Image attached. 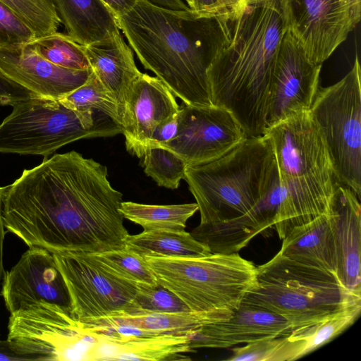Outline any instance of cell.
Here are the masks:
<instances>
[{
    "label": "cell",
    "instance_id": "cell-17",
    "mask_svg": "<svg viewBox=\"0 0 361 361\" xmlns=\"http://www.w3.org/2000/svg\"><path fill=\"white\" fill-rule=\"evenodd\" d=\"M0 71L34 94L56 100L82 85L92 72L56 66L35 52L29 42L0 48Z\"/></svg>",
    "mask_w": 361,
    "mask_h": 361
},
{
    "label": "cell",
    "instance_id": "cell-26",
    "mask_svg": "<svg viewBox=\"0 0 361 361\" xmlns=\"http://www.w3.org/2000/svg\"><path fill=\"white\" fill-rule=\"evenodd\" d=\"M361 302L351 304L317 322L293 329L283 336V361L298 360L326 344L359 317Z\"/></svg>",
    "mask_w": 361,
    "mask_h": 361
},
{
    "label": "cell",
    "instance_id": "cell-6",
    "mask_svg": "<svg viewBox=\"0 0 361 361\" xmlns=\"http://www.w3.org/2000/svg\"><path fill=\"white\" fill-rule=\"evenodd\" d=\"M243 302L282 316L292 329L319 322L361 302L336 274L283 256L279 252L257 267L256 282Z\"/></svg>",
    "mask_w": 361,
    "mask_h": 361
},
{
    "label": "cell",
    "instance_id": "cell-2",
    "mask_svg": "<svg viewBox=\"0 0 361 361\" xmlns=\"http://www.w3.org/2000/svg\"><path fill=\"white\" fill-rule=\"evenodd\" d=\"M220 37L207 71L211 102L247 137L263 135L278 54L287 30L283 0H247L217 16Z\"/></svg>",
    "mask_w": 361,
    "mask_h": 361
},
{
    "label": "cell",
    "instance_id": "cell-20",
    "mask_svg": "<svg viewBox=\"0 0 361 361\" xmlns=\"http://www.w3.org/2000/svg\"><path fill=\"white\" fill-rule=\"evenodd\" d=\"M96 332L97 342L92 361L191 360L187 354L195 351L190 345L188 335L134 336Z\"/></svg>",
    "mask_w": 361,
    "mask_h": 361
},
{
    "label": "cell",
    "instance_id": "cell-37",
    "mask_svg": "<svg viewBox=\"0 0 361 361\" xmlns=\"http://www.w3.org/2000/svg\"><path fill=\"white\" fill-rule=\"evenodd\" d=\"M36 96L39 95L13 81L0 71V105L12 106L18 101Z\"/></svg>",
    "mask_w": 361,
    "mask_h": 361
},
{
    "label": "cell",
    "instance_id": "cell-23",
    "mask_svg": "<svg viewBox=\"0 0 361 361\" xmlns=\"http://www.w3.org/2000/svg\"><path fill=\"white\" fill-rule=\"evenodd\" d=\"M233 312L228 310H213L130 314L119 311L84 324L91 326L128 324L149 331L154 335H188L205 324L227 319Z\"/></svg>",
    "mask_w": 361,
    "mask_h": 361
},
{
    "label": "cell",
    "instance_id": "cell-28",
    "mask_svg": "<svg viewBox=\"0 0 361 361\" xmlns=\"http://www.w3.org/2000/svg\"><path fill=\"white\" fill-rule=\"evenodd\" d=\"M197 210V203L156 205L122 201L119 207L123 218L140 226L143 231L185 230L187 221Z\"/></svg>",
    "mask_w": 361,
    "mask_h": 361
},
{
    "label": "cell",
    "instance_id": "cell-31",
    "mask_svg": "<svg viewBox=\"0 0 361 361\" xmlns=\"http://www.w3.org/2000/svg\"><path fill=\"white\" fill-rule=\"evenodd\" d=\"M142 157L144 172L159 186L172 190L178 188L187 168L180 157L164 147L151 145Z\"/></svg>",
    "mask_w": 361,
    "mask_h": 361
},
{
    "label": "cell",
    "instance_id": "cell-25",
    "mask_svg": "<svg viewBox=\"0 0 361 361\" xmlns=\"http://www.w3.org/2000/svg\"><path fill=\"white\" fill-rule=\"evenodd\" d=\"M279 252L290 259L336 274L335 246L329 214L294 228L283 239Z\"/></svg>",
    "mask_w": 361,
    "mask_h": 361
},
{
    "label": "cell",
    "instance_id": "cell-43",
    "mask_svg": "<svg viewBox=\"0 0 361 361\" xmlns=\"http://www.w3.org/2000/svg\"><path fill=\"white\" fill-rule=\"evenodd\" d=\"M152 3L173 10L187 11L190 9L183 0H153Z\"/></svg>",
    "mask_w": 361,
    "mask_h": 361
},
{
    "label": "cell",
    "instance_id": "cell-36",
    "mask_svg": "<svg viewBox=\"0 0 361 361\" xmlns=\"http://www.w3.org/2000/svg\"><path fill=\"white\" fill-rule=\"evenodd\" d=\"M281 336L247 343L232 349L230 361H277Z\"/></svg>",
    "mask_w": 361,
    "mask_h": 361
},
{
    "label": "cell",
    "instance_id": "cell-35",
    "mask_svg": "<svg viewBox=\"0 0 361 361\" xmlns=\"http://www.w3.org/2000/svg\"><path fill=\"white\" fill-rule=\"evenodd\" d=\"M35 38V35L30 27L0 1V48L24 44Z\"/></svg>",
    "mask_w": 361,
    "mask_h": 361
},
{
    "label": "cell",
    "instance_id": "cell-4",
    "mask_svg": "<svg viewBox=\"0 0 361 361\" xmlns=\"http://www.w3.org/2000/svg\"><path fill=\"white\" fill-rule=\"evenodd\" d=\"M284 191L273 227L283 240L294 228L328 214L336 178L331 159L310 111L267 128Z\"/></svg>",
    "mask_w": 361,
    "mask_h": 361
},
{
    "label": "cell",
    "instance_id": "cell-13",
    "mask_svg": "<svg viewBox=\"0 0 361 361\" xmlns=\"http://www.w3.org/2000/svg\"><path fill=\"white\" fill-rule=\"evenodd\" d=\"M246 137L240 123L228 110L213 104H184L178 111L176 136L159 146L176 154L187 167L198 166L222 157Z\"/></svg>",
    "mask_w": 361,
    "mask_h": 361
},
{
    "label": "cell",
    "instance_id": "cell-7",
    "mask_svg": "<svg viewBox=\"0 0 361 361\" xmlns=\"http://www.w3.org/2000/svg\"><path fill=\"white\" fill-rule=\"evenodd\" d=\"M143 257L158 283L174 293L190 311H235L256 282L257 267L238 252Z\"/></svg>",
    "mask_w": 361,
    "mask_h": 361
},
{
    "label": "cell",
    "instance_id": "cell-33",
    "mask_svg": "<svg viewBox=\"0 0 361 361\" xmlns=\"http://www.w3.org/2000/svg\"><path fill=\"white\" fill-rule=\"evenodd\" d=\"M30 27L35 38L58 31L61 20L52 0H0Z\"/></svg>",
    "mask_w": 361,
    "mask_h": 361
},
{
    "label": "cell",
    "instance_id": "cell-9",
    "mask_svg": "<svg viewBox=\"0 0 361 361\" xmlns=\"http://www.w3.org/2000/svg\"><path fill=\"white\" fill-rule=\"evenodd\" d=\"M336 180L361 195V68L357 56L336 83L319 88L310 109Z\"/></svg>",
    "mask_w": 361,
    "mask_h": 361
},
{
    "label": "cell",
    "instance_id": "cell-39",
    "mask_svg": "<svg viewBox=\"0 0 361 361\" xmlns=\"http://www.w3.org/2000/svg\"><path fill=\"white\" fill-rule=\"evenodd\" d=\"M190 10L216 16L223 12L221 0H183Z\"/></svg>",
    "mask_w": 361,
    "mask_h": 361
},
{
    "label": "cell",
    "instance_id": "cell-32",
    "mask_svg": "<svg viewBox=\"0 0 361 361\" xmlns=\"http://www.w3.org/2000/svg\"><path fill=\"white\" fill-rule=\"evenodd\" d=\"M111 272L135 284L156 286L159 283L145 259L126 248L92 253Z\"/></svg>",
    "mask_w": 361,
    "mask_h": 361
},
{
    "label": "cell",
    "instance_id": "cell-24",
    "mask_svg": "<svg viewBox=\"0 0 361 361\" xmlns=\"http://www.w3.org/2000/svg\"><path fill=\"white\" fill-rule=\"evenodd\" d=\"M66 35L80 45L121 31L113 11L102 0H52Z\"/></svg>",
    "mask_w": 361,
    "mask_h": 361
},
{
    "label": "cell",
    "instance_id": "cell-19",
    "mask_svg": "<svg viewBox=\"0 0 361 361\" xmlns=\"http://www.w3.org/2000/svg\"><path fill=\"white\" fill-rule=\"evenodd\" d=\"M361 207L347 186L336 183L328 213L336 254V275L352 294L361 297Z\"/></svg>",
    "mask_w": 361,
    "mask_h": 361
},
{
    "label": "cell",
    "instance_id": "cell-34",
    "mask_svg": "<svg viewBox=\"0 0 361 361\" xmlns=\"http://www.w3.org/2000/svg\"><path fill=\"white\" fill-rule=\"evenodd\" d=\"M135 301L140 309L139 314L190 310L174 293L159 284L156 286L137 284Z\"/></svg>",
    "mask_w": 361,
    "mask_h": 361
},
{
    "label": "cell",
    "instance_id": "cell-44",
    "mask_svg": "<svg viewBox=\"0 0 361 361\" xmlns=\"http://www.w3.org/2000/svg\"><path fill=\"white\" fill-rule=\"evenodd\" d=\"M247 0H221L223 11H232L243 6Z\"/></svg>",
    "mask_w": 361,
    "mask_h": 361
},
{
    "label": "cell",
    "instance_id": "cell-27",
    "mask_svg": "<svg viewBox=\"0 0 361 361\" xmlns=\"http://www.w3.org/2000/svg\"><path fill=\"white\" fill-rule=\"evenodd\" d=\"M126 248L142 257H190L211 253L206 245L185 230L162 229L129 234Z\"/></svg>",
    "mask_w": 361,
    "mask_h": 361
},
{
    "label": "cell",
    "instance_id": "cell-14",
    "mask_svg": "<svg viewBox=\"0 0 361 361\" xmlns=\"http://www.w3.org/2000/svg\"><path fill=\"white\" fill-rule=\"evenodd\" d=\"M322 64L310 62L286 30L278 54L266 116L267 129L309 111L319 89Z\"/></svg>",
    "mask_w": 361,
    "mask_h": 361
},
{
    "label": "cell",
    "instance_id": "cell-16",
    "mask_svg": "<svg viewBox=\"0 0 361 361\" xmlns=\"http://www.w3.org/2000/svg\"><path fill=\"white\" fill-rule=\"evenodd\" d=\"M179 109L175 95L159 78L142 73L130 87L122 117L127 150L142 157L157 126Z\"/></svg>",
    "mask_w": 361,
    "mask_h": 361
},
{
    "label": "cell",
    "instance_id": "cell-1",
    "mask_svg": "<svg viewBox=\"0 0 361 361\" xmlns=\"http://www.w3.org/2000/svg\"><path fill=\"white\" fill-rule=\"evenodd\" d=\"M122 198L106 166L71 151L44 158L6 186L2 217L28 247L100 253L126 248Z\"/></svg>",
    "mask_w": 361,
    "mask_h": 361
},
{
    "label": "cell",
    "instance_id": "cell-41",
    "mask_svg": "<svg viewBox=\"0 0 361 361\" xmlns=\"http://www.w3.org/2000/svg\"><path fill=\"white\" fill-rule=\"evenodd\" d=\"M113 11L116 17L129 11L138 1L142 0H102ZM152 2L153 0H146Z\"/></svg>",
    "mask_w": 361,
    "mask_h": 361
},
{
    "label": "cell",
    "instance_id": "cell-3",
    "mask_svg": "<svg viewBox=\"0 0 361 361\" xmlns=\"http://www.w3.org/2000/svg\"><path fill=\"white\" fill-rule=\"evenodd\" d=\"M217 16L173 10L142 0L116 19L145 69L185 104L209 106L207 71L220 37Z\"/></svg>",
    "mask_w": 361,
    "mask_h": 361
},
{
    "label": "cell",
    "instance_id": "cell-21",
    "mask_svg": "<svg viewBox=\"0 0 361 361\" xmlns=\"http://www.w3.org/2000/svg\"><path fill=\"white\" fill-rule=\"evenodd\" d=\"M82 47L92 71L114 97L122 118L130 87L142 73L133 49L121 31Z\"/></svg>",
    "mask_w": 361,
    "mask_h": 361
},
{
    "label": "cell",
    "instance_id": "cell-42",
    "mask_svg": "<svg viewBox=\"0 0 361 361\" xmlns=\"http://www.w3.org/2000/svg\"><path fill=\"white\" fill-rule=\"evenodd\" d=\"M6 190V187H0V286L6 271L4 268L3 256H4V243L6 234L5 226L2 217V208H3V197ZM1 295V293H0Z\"/></svg>",
    "mask_w": 361,
    "mask_h": 361
},
{
    "label": "cell",
    "instance_id": "cell-12",
    "mask_svg": "<svg viewBox=\"0 0 361 361\" xmlns=\"http://www.w3.org/2000/svg\"><path fill=\"white\" fill-rule=\"evenodd\" d=\"M287 30L307 59L322 64L361 18V0H283Z\"/></svg>",
    "mask_w": 361,
    "mask_h": 361
},
{
    "label": "cell",
    "instance_id": "cell-5",
    "mask_svg": "<svg viewBox=\"0 0 361 361\" xmlns=\"http://www.w3.org/2000/svg\"><path fill=\"white\" fill-rule=\"evenodd\" d=\"M275 166L271 143L263 135L247 137L215 161L187 167L184 180L198 205L200 224L246 214L265 191Z\"/></svg>",
    "mask_w": 361,
    "mask_h": 361
},
{
    "label": "cell",
    "instance_id": "cell-8",
    "mask_svg": "<svg viewBox=\"0 0 361 361\" xmlns=\"http://www.w3.org/2000/svg\"><path fill=\"white\" fill-rule=\"evenodd\" d=\"M12 106V112L0 124V153L46 158L75 140L111 137L123 132L104 114L74 111L54 99L36 96Z\"/></svg>",
    "mask_w": 361,
    "mask_h": 361
},
{
    "label": "cell",
    "instance_id": "cell-22",
    "mask_svg": "<svg viewBox=\"0 0 361 361\" xmlns=\"http://www.w3.org/2000/svg\"><path fill=\"white\" fill-rule=\"evenodd\" d=\"M283 196L276 164L265 191L252 208L241 216L218 224L215 236L221 247L228 253L238 252L255 235L273 227Z\"/></svg>",
    "mask_w": 361,
    "mask_h": 361
},
{
    "label": "cell",
    "instance_id": "cell-11",
    "mask_svg": "<svg viewBox=\"0 0 361 361\" xmlns=\"http://www.w3.org/2000/svg\"><path fill=\"white\" fill-rule=\"evenodd\" d=\"M65 282L72 315L81 322L114 312L136 314L137 285L107 269L92 253L82 251L52 252Z\"/></svg>",
    "mask_w": 361,
    "mask_h": 361
},
{
    "label": "cell",
    "instance_id": "cell-18",
    "mask_svg": "<svg viewBox=\"0 0 361 361\" xmlns=\"http://www.w3.org/2000/svg\"><path fill=\"white\" fill-rule=\"evenodd\" d=\"M292 330L282 316L242 302L230 318L205 324L188 336L193 350L228 348L240 343L283 336Z\"/></svg>",
    "mask_w": 361,
    "mask_h": 361
},
{
    "label": "cell",
    "instance_id": "cell-30",
    "mask_svg": "<svg viewBox=\"0 0 361 361\" xmlns=\"http://www.w3.org/2000/svg\"><path fill=\"white\" fill-rule=\"evenodd\" d=\"M29 44L39 56L56 66L73 70L91 68L82 45L66 34L56 32L35 38Z\"/></svg>",
    "mask_w": 361,
    "mask_h": 361
},
{
    "label": "cell",
    "instance_id": "cell-29",
    "mask_svg": "<svg viewBox=\"0 0 361 361\" xmlns=\"http://www.w3.org/2000/svg\"><path fill=\"white\" fill-rule=\"evenodd\" d=\"M59 102L74 111L102 113L122 128V118L116 100L92 71L82 85L60 99Z\"/></svg>",
    "mask_w": 361,
    "mask_h": 361
},
{
    "label": "cell",
    "instance_id": "cell-38",
    "mask_svg": "<svg viewBox=\"0 0 361 361\" xmlns=\"http://www.w3.org/2000/svg\"><path fill=\"white\" fill-rule=\"evenodd\" d=\"M178 130V112L157 126L153 133L149 146L161 145L169 142L176 136Z\"/></svg>",
    "mask_w": 361,
    "mask_h": 361
},
{
    "label": "cell",
    "instance_id": "cell-15",
    "mask_svg": "<svg viewBox=\"0 0 361 361\" xmlns=\"http://www.w3.org/2000/svg\"><path fill=\"white\" fill-rule=\"evenodd\" d=\"M1 286V295L10 313L40 300L70 306L68 290L54 255L43 247H29L5 272Z\"/></svg>",
    "mask_w": 361,
    "mask_h": 361
},
{
    "label": "cell",
    "instance_id": "cell-10",
    "mask_svg": "<svg viewBox=\"0 0 361 361\" xmlns=\"http://www.w3.org/2000/svg\"><path fill=\"white\" fill-rule=\"evenodd\" d=\"M7 339L28 361H92L97 334L68 307L40 300L11 313Z\"/></svg>",
    "mask_w": 361,
    "mask_h": 361
},
{
    "label": "cell",
    "instance_id": "cell-40",
    "mask_svg": "<svg viewBox=\"0 0 361 361\" xmlns=\"http://www.w3.org/2000/svg\"><path fill=\"white\" fill-rule=\"evenodd\" d=\"M28 361V359L19 353L11 342L6 340H0V361Z\"/></svg>",
    "mask_w": 361,
    "mask_h": 361
}]
</instances>
